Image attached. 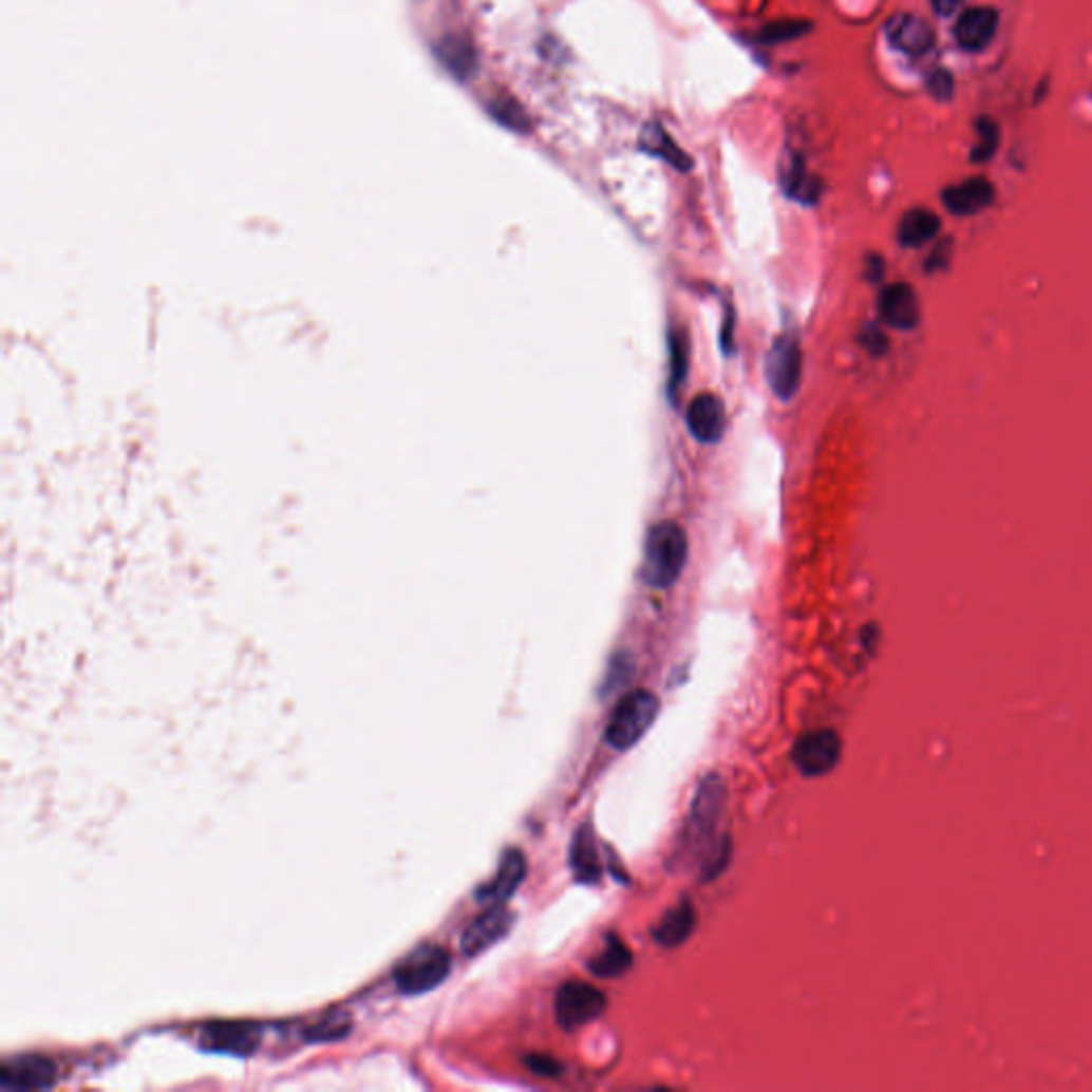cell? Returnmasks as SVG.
<instances>
[{"label": "cell", "mask_w": 1092, "mask_h": 1092, "mask_svg": "<svg viewBox=\"0 0 1092 1092\" xmlns=\"http://www.w3.org/2000/svg\"><path fill=\"white\" fill-rule=\"evenodd\" d=\"M930 5H933V10H935V14H937V16H941V18H949V16H954V14L960 10L962 0H930Z\"/></svg>", "instance_id": "cell-27"}, {"label": "cell", "mask_w": 1092, "mask_h": 1092, "mask_svg": "<svg viewBox=\"0 0 1092 1092\" xmlns=\"http://www.w3.org/2000/svg\"><path fill=\"white\" fill-rule=\"evenodd\" d=\"M259 1035L248 1024H211L201 1035V1048L218 1054L248 1056L257 1050Z\"/></svg>", "instance_id": "cell-14"}, {"label": "cell", "mask_w": 1092, "mask_h": 1092, "mask_svg": "<svg viewBox=\"0 0 1092 1092\" xmlns=\"http://www.w3.org/2000/svg\"><path fill=\"white\" fill-rule=\"evenodd\" d=\"M516 916L506 905L487 907L462 935V952L466 956H478L485 949L502 941L514 926Z\"/></svg>", "instance_id": "cell-8"}, {"label": "cell", "mask_w": 1092, "mask_h": 1092, "mask_svg": "<svg viewBox=\"0 0 1092 1092\" xmlns=\"http://www.w3.org/2000/svg\"><path fill=\"white\" fill-rule=\"evenodd\" d=\"M606 1010V997L587 981L572 979L558 991L556 997V1016L562 1029L575 1031L581 1029L596 1018H600Z\"/></svg>", "instance_id": "cell-5"}, {"label": "cell", "mask_w": 1092, "mask_h": 1092, "mask_svg": "<svg viewBox=\"0 0 1092 1092\" xmlns=\"http://www.w3.org/2000/svg\"><path fill=\"white\" fill-rule=\"evenodd\" d=\"M688 429L704 445L719 443L726 431V408L713 393L698 395L688 408Z\"/></svg>", "instance_id": "cell-13"}, {"label": "cell", "mask_w": 1092, "mask_h": 1092, "mask_svg": "<svg viewBox=\"0 0 1092 1092\" xmlns=\"http://www.w3.org/2000/svg\"><path fill=\"white\" fill-rule=\"evenodd\" d=\"M696 928V911L694 905L683 903L679 907H673L660 924L653 928V939L664 947H677L690 939V935Z\"/></svg>", "instance_id": "cell-17"}, {"label": "cell", "mask_w": 1092, "mask_h": 1092, "mask_svg": "<svg viewBox=\"0 0 1092 1092\" xmlns=\"http://www.w3.org/2000/svg\"><path fill=\"white\" fill-rule=\"evenodd\" d=\"M587 966L598 977H619L632 966V952L617 937H608L602 952H598Z\"/></svg>", "instance_id": "cell-20"}, {"label": "cell", "mask_w": 1092, "mask_h": 1092, "mask_svg": "<svg viewBox=\"0 0 1092 1092\" xmlns=\"http://www.w3.org/2000/svg\"><path fill=\"white\" fill-rule=\"evenodd\" d=\"M527 876V860L519 849H508L497 866V872L491 882L483 884L476 892V901L491 907V905H506L508 899L514 897L519 886L523 884Z\"/></svg>", "instance_id": "cell-10"}, {"label": "cell", "mask_w": 1092, "mask_h": 1092, "mask_svg": "<svg viewBox=\"0 0 1092 1092\" xmlns=\"http://www.w3.org/2000/svg\"><path fill=\"white\" fill-rule=\"evenodd\" d=\"M792 759L805 777H822L841 759V738L832 730L809 732L796 740Z\"/></svg>", "instance_id": "cell-7"}, {"label": "cell", "mask_w": 1092, "mask_h": 1092, "mask_svg": "<svg viewBox=\"0 0 1092 1092\" xmlns=\"http://www.w3.org/2000/svg\"><path fill=\"white\" fill-rule=\"evenodd\" d=\"M803 351L794 334L777 338L767 357V380L782 401H790L801 387Z\"/></svg>", "instance_id": "cell-6"}, {"label": "cell", "mask_w": 1092, "mask_h": 1092, "mask_svg": "<svg viewBox=\"0 0 1092 1092\" xmlns=\"http://www.w3.org/2000/svg\"><path fill=\"white\" fill-rule=\"evenodd\" d=\"M570 866L575 878L581 884H598L602 878V860L596 847V834L591 824H583L570 847Z\"/></svg>", "instance_id": "cell-15"}, {"label": "cell", "mask_w": 1092, "mask_h": 1092, "mask_svg": "<svg viewBox=\"0 0 1092 1092\" xmlns=\"http://www.w3.org/2000/svg\"><path fill=\"white\" fill-rule=\"evenodd\" d=\"M435 56L440 62L457 77V79H470L476 73L478 58L470 41L462 37H447L438 45H435Z\"/></svg>", "instance_id": "cell-18"}, {"label": "cell", "mask_w": 1092, "mask_h": 1092, "mask_svg": "<svg viewBox=\"0 0 1092 1092\" xmlns=\"http://www.w3.org/2000/svg\"><path fill=\"white\" fill-rule=\"evenodd\" d=\"M723 803H726V786H723L721 777L719 775L704 777L694 796L690 820H688V826L683 832V845L690 855L707 849V853H704V858H707L715 849V847H711V841L717 832V826H719V820L723 813Z\"/></svg>", "instance_id": "cell-4"}, {"label": "cell", "mask_w": 1092, "mask_h": 1092, "mask_svg": "<svg viewBox=\"0 0 1092 1092\" xmlns=\"http://www.w3.org/2000/svg\"><path fill=\"white\" fill-rule=\"evenodd\" d=\"M690 365V340L685 332L671 336V387L679 389L688 376Z\"/></svg>", "instance_id": "cell-23"}, {"label": "cell", "mask_w": 1092, "mask_h": 1092, "mask_svg": "<svg viewBox=\"0 0 1092 1092\" xmlns=\"http://www.w3.org/2000/svg\"><path fill=\"white\" fill-rule=\"evenodd\" d=\"M660 713V700L648 690H634L621 698L604 730V740L617 749H632L655 723Z\"/></svg>", "instance_id": "cell-2"}, {"label": "cell", "mask_w": 1092, "mask_h": 1092, "mask_svg": "<svg viewBox=\"0 0 1092 1092\" xmlns=\"http://www.w3.org/2000/svg\"><path fill=\"white\" fill-rule=\"evenodd\" d=\"M926 86H928V92H930L935 98H939V100H947V98H952V94H954V79H952V75H949L947 71H943V69H937V71L928 77Z\"/></svg>", "instance_id": "cell-26"}, {"label": "cell", "mask_w": 1092, "mask_h": 1092, "mask_svg": "<svg viewBox=\"0 0 1092 1092\" xmlns=\"http://www.w3.org/2000/svg\"><path fill=\"white\" fill-rule=\"evenodd\" d=\"M489 114L493 116L495 123H500L502 127H506L512 133H519V135L531 133V120H529L527 112L519 100H514L510 96L493 98L489 102Z\"/></svg>", "instance_id": "cell-21"}, {"label": "cell", "mask_w": 1092, "mask_h": 1092, "mask_svg": "<svg viewBox=\"0 0 1092 1092\" xmlns=\"http://www.w3.org/2000/svg\"><path fill=\"white\" fill-rule=\"evenodd\" d=\"M56 1065L43 1056L12 1058L0 1069L3 1090H43L56 1084Z\"/></svg>", "instance_id": "cell-9"}, {"label": "cell", "mask_w": 1092, "mask_h": 1092, "mask_svg": "<svg viewBox=\"0 0 1092 1092\" xmlns=\"http://www.w3.org/2000/svg\"><path fill=\"white\" fill-rule=\"evenodd\" d=\"M886 39L895 50L907 56H924L935 48L937 41L933 26L914 14H899L890 18L886 24Z\"/></svg>", "instance_id": "cell-12"}, {"label": "cell", "mask_w": 1092, "mask_h": 1092, "mask_svg": "<svg viewBox=\"0 0 1092 1092\" xmlns=\"http://www.w3.org/2000/svg\"><path fill=\"white\" fill-rule=\"evenodd\" d=\"M351 1033V1020L346 1014L342 1012H334L330 1016H324L322 1020H318L316 1024H312L305 1033H303V1039L309 1041V1043H324V1041H336V1039H342Z\"/></svg>", "instance_id": "cell-22"}, {"label": "cell", "mask_w": 1092, "mask_h": 1092, "mask_svg": "<svg viewBox=\"0 0 1092 1092\" xmlns=\"http://www.w3.org/2000/svg\"><path fill=\"white\" fill-rule=\"evenodd\" d=\"M690 558V540L681 525L675 521H662L653 525L644 540L642 558V581L653 589L673 587Z\"/></svg>", "instance_id": "cell-1"}, {"label": "cell", "mask_w": 1092, "mask_h": 1092, "mask_svg": "<svg viewBox=\"0 0 1092 1092\" xmlns=\"http://www.w3.org/2000/svg\"><path fill=\"white\" fill-rule=\"evenodd\" d=\"M811 22H805V20H782V22H775V24H769L767 29H764L759 33V41L761 43H786V41H792V39H798L803 35H807L811 31Z\"/></svg>", "instance_id": "cell-24"}, {"label": "cell", "mask_w": 1092, "mask_h": 1092, "mask_svg": "<svg viewBox=\"0 0 1092 1092\" xmlns=\"http://www.w3.org/2000/svg\"><path fill=\"white\" fill-rule=\"evenodd\" d=\"M453 966L451 954L440 945H420L410 952L393 971V981L401 995H425L438 989Z\"/></svg>", "instance_id": "cell-3"}, {"label": "cell", "mask_w": 1092, "mask_h": 1092, "mask_svg": "<svg viewBox=\"0 0 1092 1092\" xmlns=\"http://www.w3.org/2000/svg\"><path fill=\"white\" fill-rule=\"evenodd\" d=\"M544 1065H546L544 1060H538V1062L533 1065V1069H535V1071H544ZM549 1069H551V1073H556V1069H558V1067H556V1062H551V1065H549Z\"/></svg>", "instance_id": "cell-28"}, {"label": "cell", "mask_w": 1092, "mask_h": 1092, "mask_svg": "<svg viewBox=\"0 0 1092 1092\" xmlns=\"http://www.w3.org/2000/svg\"><path fill=\"white\" fill-rule=\"evenodd\" d=\"M975 129H977L979 139H977V144H975V150H973L975 154H973V158H975V161H981V158L993 156L995 148L999 146V127H997V123H995L993 118H979V123H977V127H975Z\"/></svg>", "instance_id": "cell-25"}, {"label": "cell", "mask_w": 1092, "mask_h": 1092, "mask_svg": "<svg viewBox=\"0 0 1092 1092\" xmlns=\"http://www.w3.org/2000/svg\"><path fill=\"white\" fill-rule=\"evenodd\" d=\"M999 29V12L995 7H973L960 14L954 26V39L964 52H984Z\"/></svg>", "instance_id": "cell-11"}, {"label": "cell", "mask_w": 1092, "mask_h": 1092, "mask_svg": "<svg viewBox=\"0 0 1092 1092\" xmlns=\"http://www.w3.org/2000/svg\"><path fill=\"white\" fill-rule=\"evenodd\" d=\"M782 184H784V190L788 192L790 199H796V201H801L805 205L815 203L820 192H822L820 182L807 171L805 161L798 158V156H792L790 163L784 167Z\"/></svg>", "instance_id": "cell-19"}, {"label": "cell", "mask_w": 1092, "mask_h": 1092, "mask_svg": "<svg viewBox=\"0 0 1092 1092\" xmlns=\"http://www.w3.org/2000/svg\"><path fill=\"white\" fill-rule=\"evenodd\" d=\"M638 146L642 152L666 161L669 165L677 167L679 171H688L692 167L690 156L671 139V135L658 123H651L642 129Z\"/></svg>", "instance_id": "cell-16"}]
</instances>
